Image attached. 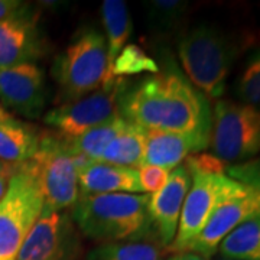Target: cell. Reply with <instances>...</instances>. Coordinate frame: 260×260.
Masks as SVG:
<instances>
[{"instance_id": "1", "label": "cell", "mask_w": 260, "mask_h": 260, "mask_svg": "<svg viewBox=\"0 0 260 260\" xmlns=\"http://www.w3.org/2000/svg\"><path fill=\"white\" fill-rule=\"evenodd\" d=\"M120 116L146 130L211 133L213 110L174 61L135 84H127L119 102Z\"/></svg>"}, {"instance_id": "2", "label": "cell", "mask_w": 260, "mask_h": 260, "mask_svg": "<svg viewBox=\"0 0 260 260\" xmlns=\"http://www.w3.org/2000/svg\"><path fill=\"white\" fill-rule=\"evenodd\" d=\"M148 204V194H80L71 217L81 234L100 244L140 240L155 237Z\"/></svg>"}, {"instance_id": "3", "label": "cell", "mask_w": 260, "mask_h": 260, "mask_svg": "<svg viewBox=\"0 0 260 260\" xmlns=\"http://www.w3.org/2000/svg\"><path fill=\"white\" fill-rule=\"evenodd\" d=\"M243 42L234 34L205 23L184 32L178 39V56L186 78L205 97L220 99Z\"/></svg>"}, {"instance_id": "4", "label": "cell", "mask_w": 260, "mask_h": 260, "mask_svg": "<svg viewBox=\"0 0 260 260\" xmlns=\"http://www.w3.org/2000/svg\"><path fill=\"white\" fill-rule=\"evenodd\" d=\"M52 75L62 104L94 93L112 81L104 35L93 26L80 29L64 52L55 58Z\"/></svg>"}, {"instance_id": "5", "label": "cell", "mask_w": 260, "mask_h": 260, "mask_svg": "<svg viewBox=\"0 0 260 260\" xmlns=\"http://www.w3.org/2000/svg\"><path fill=\"white\" fill-rule=\"evenodd\" d=\"M88 162L91 160L75 153L62 136L42 133L37 155L28 164L39 181L45 210L65 211L74 207L80 197L78 172Z\"/></svg>"}, {"instance_id": "6", "label": "cell", "mask_w": 260, "mask_h": 260, "mask_svg": "<svg viewBox=\"0 0 260 260\" xmlns=\"http://www.w3.org/2000/svg\"><path fill=\"white\" fill-rule=\"evenodd\" d=\"M44 208V195L29 164L18 168L0 200V260H16Z\"/></svg>"}, {"instance_id": "7", "label": "cell", "mask_w": 260, "mask_h": 260, "mask_svg": "<svg viewBox=\"0 0 260 260\" xmlns=\"http://www.w3.org/2000/svg\"><path fill=\"white\" fill-rule=\"evenodd\" d=\"M188 171L191 174V186L184 201L177 236L167 250L171 254L188 249V246L203 230L210 215L221 203L250 189V186L243 185L224 174L200 169Z\"/></svg>"}, {"instance_id": "8", "label": "cell", "mask_w": 260, "mask_h": 260, "mask_svg": "<svg viewBox=\"0 0 260 260\" xmlns=\"http://www.w3.org/2000/svg\"><path fill=\"white\" fill-rule=\"evenodd\" d=\"M213 156L225 164L242 162L260 153V109L218 100L213 110L210 145Z\"/></svg>"}, {"instance_id": "9", "label": "cell", "mask_w": 260, "mask_h": 260, "mask_svg": "<svg viewBox=\"0 0 260 260\" xmlns=\"http://www.w3.org/2000/svg\"><path fill=\"white\" fill-rule=\"evenodd\" d=\"M126 85L124 78H113L94 93L74 102L64 103L47 112L44 121L65 139L78 138L88 130L120 116L119 102Z\"/></svg>"}, {"instance_id": "10", "label": "cell", "mask_w": 260, "mask_h": 260, "mask_svg": "<svg viewBox=\"0 0 260 260\" xmlns=\"http://www.w3.org/2000/svg\"><path fill=\"white\" fill-rule=\"evenodd\" d=\"M80 230L70 213L42 208L16 260H81Z\"/></svg>"}, {"instance_id": "11", "label": "cell", "mask_w": 260, "mask_h": 260, "mask_svg": "<svg viewBox=\"0 0 260 260\" xmlns=\"http://www.w3.org/2000/svg\"><path fill=\"white\" fill-rule=\"evenodd\" d=\"M45 74L37 64L0 68V103L5 110L35 120L47 104Z\"/></svg>"}, {"instance_id": "12", "label": "cell", "mask_w": 260, "mask_h": 260, "mask_svg": "<svg viewBox=\"0 0 260 260\" xmlns=\"http://www.w3.org/2000/svg\"><path fill=\"white\" fill-rule=\"evenodd\" d=\"M257 213H260L259 189L250 188L244 194L225 200L214 210L203 230L185 251H192L211 259L224 239L234 229Z\"/></svg>"}, {"instance_id": "13", "label": "cell", "mask_w": 260, "mask_h": 260, "mask_svg": "<svg viewBox=\"0 0 260 260\" xmlns=\"http://www.w3.org/2000/svg\"><path fill=\"white\" fill-rule=\"evenodd\" d=\"M191 186V174L185 165L169 172L165 185L158 192L149 195L148 213L155 237L168 250L178 232L186 194Z\"/></svg>"}, {"instance_id": "14", "label": "cell", "mask_w": 260, "mask_h": 260, "mask_svg": "<svg viewBox=\"0 0 260 260\" xmlns=\"http://www.w3.org/2000/svg\"><path fill=\"white\" fill-rule=\"evenodd\" d=\"M47 51L34 9L0 22V68L35 64Z\"/></svg>"}, {"instance_id": "15", "label": "cell", "mask_w": 260, "mask_h": 260, "mask_svg": "<svg viewBox=\"0 0 260 260\" xmlns=\"http://www.w3.org/2000/svg\"><path fill=\"white\" fill-rule=\"evenodd\" d=\"M210 136L201 133H178L162 130H146V146L143 165L172 171L188 156L208 148Z\"/></svg>"}, {"instance_id": "16", "label": "cell", "mask_w": 260, "mask_h": 260, "mask_svg": "<svg viewBox=\"0 0 260 260\" xmlns=\"http://www.w3.org/2000/svg\"><path fill=\"white\" fill-rule=\"evenodd\" d=\"M78 189L80 194H142L138 169L104 162H88L80 169Z\"/></svg>"}, {"instance_id": "17", "label": "cell", "mask_w": 260, "mask_h": 260, "mask_svg": "<svg viewBox=\"0 0 260 260\" xmlns=\"http://www.w3.org/2000/svg\"><path fill=\"white\" fill-rule=\"evenodd\" d=\"M42 133L25 121L9 119L0 121V160L10 165H23L32 160L39 149Z\"/></svg>"}, {"instance_id": "18", "label": "cell", "mask_w": 260, "mask_h": 260, "mask_svg": "<svg viewBox=\"0 0 260 260\" xmlns=\"http://www.w3.org/2000/svg\"><path fill=\"white\" fill-rule=\"evenodd\" d=\"M146 129L127 121L124 129L112 140L102 156V162L138 169L143 165Z\"/></svg>"}, {"instance_id": "19", "label": "cell", "mask_w": 260, "mask_h": 260, "mask_svg": "<svg viewBox=\"0 0 260 260\" xmlns=\"http://www.w3.org/2000/svg\"><path fill=\"white\" fill-rule=\"evenodd\" d=\"M102 20L106 30V45L109 55V67L112 70L121 49L132 34V18L124 2L121 0H104L102 3ZM112 75V74H110Z\"/></svg>"}, {"instance_id": "20", "label": "cell", "mask_w": 260, "mask_h": 260, "mask_svg": "<svg viewBox=\"0 0 260 260\" xmlns=\"http://www.w3.org/2000/svg\"><path fill=\"white\" fill-rule=\"evenodd\" d=\"M167 249L155 237L130 242L103 243L87 260H167Z\"/></svg>"}, {"instance_id": "21", "label": "cell", "mask_w": 260, "mask_h": 260, "mask_svg": "<svg viewBox=\"0 0 260 260\" xmlns=\"http://www.w3.org/2000/svg\"><path fill=\"white\" fill-rule=\"evenodd\" d=\"M218 251L224 260H260V213L234 229Z\"/></svg>"}, {"instance_id": "22", "label": "cell", "mask_w": 260, "mask_h": 260, "mask_svg": "<svg viewBox=\"0 0 260 260\" xmlns=\"http://www.w3.org/2000/svg\"><path fill=\"white\" fill-rule=\"evenodd\" d=\"M126 124H127V120L121 116H117L112 120L88 130L87 133H84L78 138L67 139V142L75 153L81 155L91 162H102V156L106 148L112 143V140L121 130L124 129Z\"/></svg>"}, {"instance_id": "23", "label": "cell", "mask_w": 260, "mask_h": 260, "mask_svg": "<svg viewBox=\"0 0 260 260\" xmlns=\"http://www.w3.org/2000/svg\"><path fill=\"white\" fill-rule=\"evenodd\" d=\"M150 30L160 38L175 34L189 9L188 2L181 0H150L145 2Z\"/></svg>"}, {"instance_id": "24", "label": "cell", "mask_w": 260, "mask_h": 260, "mask_svg": "<svg viewBox=\"0 0 260 260\" xmlns=\"http://www.w3.org/2000/svg\"><path fill=\"white\" fill-rule=\"evenodd\" d=\"M158 64L136 45H126L113 62L112 78H124L135 74H156Z\"/></svg>"}, {"instance_id": "25", "label": "cell", "mask_w": 260, "mask_h": 260, "mask_svg": "<svg viewBox=\"0 0 260 260\" xmlns=\"http://www.w3.org/2000/svg\"><path fill=\"white\" fill-rule=\"evenodd\" d=\"M234 93L240 103L260 109V48L247 58L236 80Z\"/></svg>"}, {"instance_id": "26", "label": "cell", "mask_w": 260, "mask_h": 260, "mask_svg": "<svg viewBox=\"0 0 260 260\" xmlns=\"http://www.w3.org/2000/svg\"><path fill=\"white\" fill-rule=\"evenodd\" d=\"M224 175L240 182L243 185L250 186L253 189L260 191V159L243 162L237 165L227 164Z\"/></svg>"}, {"instance_id": "27", "label": "cell", "mask_w": 260, "mask_h": 260, "mask_svg": "<svg viewBox=\"0 0 260 260\" xmlns=\"http://www.w3.org/2000/svg\"><path fill=\"white\" fill-rule=\"evenodd\" d=\"M138 172H139L140 189L143 191V194L152 195L158 192L159 189L165 185L171 171L164 169V168L145 165L139 168Z\"/></svg>"}, {"instance_id": "28", "label": "cell", "mask_w": 260, "mask_h": 260, "mask_svg": "<svg viewBox=\"0 0 260 260\" xmlns=\"http://www.w3.org/2000/svg\"><path fill=\"white\" fill-rule=\"evenodd\" d=\"M34 6L20 0H0V22L30 12Z\"/></svg>"}, {"instance_id": "29", "label": "cell", "mask_w": 260, "mask_h": 260, "mask_svg": "<svg viewBox=\"0 0 260 260\" xmlns=\"http://www.w3.org/2000/svg\"><path fill=\"white\" fill-rule=\"evenodd\" d=\"M19 167H15V165H10V164L0 160V200L3 198V195L6 194L10 179L15 175V172L18 171Z\"/></svg>"}, {"instance_id": "30", "label": "cell", "mask_w": 260, "mask_h": 260, "mask_svg": "<svg viewBox=\"0 0 260 260\" xmlns=\"http://www.w3.org/2000/svg\"><path fill=\"white\" fill-rule=\"evenodd\" d=\"M167 260H210L201 256V254H197L192 251H181V253H172Z\"/></svg>"}, {"instance_id": "31", "label": "cell", "mask_w": 260, "mask_h": 260, "mask_svg": "<svg viewBox=\"0 0 260 260\" xmlns=\"http://www.w3.org/2000/svg\"><path fill=\"white\" fill-rule=\"evenodd\" d=\"M10 116H12V114H10L9 112H6V110H5V107H3V106H2V103H0V121L9 119Z\"/></svg>"}, {"instance_id": "32", "label": "cell", "mask_w": 260, "mask_h": 260, "mask_svg": "<svg viewBox=\"0 0 260 260\" xmlns=\"http://www.w3.org/2000/svg\"><path fill=\"white\" fill-rule=\"evenodd\" d=\"M221 260H224V259H221Z\"/></svg>"}]
</instances>
